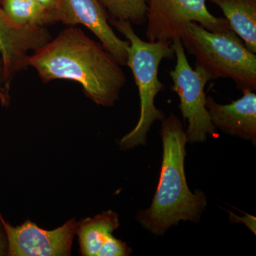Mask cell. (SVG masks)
I'll use <instances>...</instances> for the list:
<instances>
[{
  "label": "cell",
  "instance_id": "1",
  "mask_svg": "<svg viewBox=\"0 0 256 256\" xmlns=\"http://www.w3.org/2000/svg\"><path fill=\"white\" fill-rule=\"evenodd\" d=\"M28 66L44 82L69 80L78 82L98 106L110 107L118 100L126 77L117 60L85 32L68 26L28 55Z\"/></svg>",
  "mask_w": 256,
  "mask_h": 256
},
{
  "label": "cell",
  "instance_id": "2",
  "mask_svg": "<svg viewBox=\"0 0 256 256\" xmlns=\"http://www.w3.org/2000/svg\"><path fill=\"white\" fill-rule=\"evenodd\" d=\"M162 163L156 194L148 210L138 214L140 224L156 236L163 235L180 220L198 223L207 205L203 192L192 193L184 172L186 134L174 114L162 120Z\"/></svg>",
  "mask_w": 256,
  "mask_h": 256
},
{
  "label": "cell",
  "instance_id": "3",
  "mask_svg": "<svg viewBox=\"0 0 256 256\" xmlns=\"http://www.w3.org/2000/svg\"><path fill=\"white\" fill-rule=\"evenodd\" d=\"M110 24L126 36L130 43L126 65L132 72L137 85L140 100V114L132 131L120 141L122 149H131L146 143V136L156 120H162L164 114L154 104L156 96L164 90V85L159 79V67L164 58L174 56L172 42H146L133 30L132 24L122 20H109Z\"/></svg>",
  "mask_w": 256,
  "mask_h": 256
},
{
  "label": "cell",
  "instance_id": "4",
  "mask_svg": "<svg viewBox=\"0 0 256 256\" xmlns=\"http://www.w3.org/2000/svg\"><path fill=\"white\" fill-rule=\"evenodd\" d=\"M185 52L194 56V68L210 80L230 78L239 90L256 89V54L232 31L213 32L196 22L188 24L181 36Z\"/></svg>",
  "mask_w": 256,
  "mask_h": 256
},
{
  "label": "cell",
  "instance_id": "5",
  "mask_svg": "<svg viewBox=\"0 0 256 256\" xmlns=\"http://www.w3.org/2000/svg\"><path fill=\"white\" fill-rule=\"evenodd\" d=\"M176 65L170 72L173 92L180 98V110L184 120L188 121L186 140L190 143L203 142L208 136H218L216 128L210 120L206 107L205 86L210 82L207 74L200 68H192L186 58L181 38L172 40Z\"/></svg>",
  "mask_w": 256,
  "mask_h": 256
},
{
  "label": "cell",
  "instance_id": "6",
  "mask_svg": "<svg viewBox=\"0 0 256 256\" xmlns=\"http://www.w3.org/2000/svg\"><path fill=\"white\" fill-rule=\"evenodd\" d=\"M206 0H146V34L151 42L181 38L188 24L196 22L213 32L232 31L225 18H217L207 8Z\"/></svg>",
  "mask_w": 256,
  "mask_h": 256
},
{
  "label": "cell",
  "instance_id": "7",
  "mask_svg": "<svg viewBox=\"0 0 256 256\" xmlns=\"http://www.w3.org/2000/svg\"><path fill=\"white\" fill-rule=\"evenodd\" d=\"M0 220L6 233L8 256H67L72 254L78 226L76 218L52 230L40 228L30 220L12 226L4 220L1 212Z\"/></svg>",
  "mask_w": 256,
  "mask_h": 256
},
{
  "label": "cell",
  "instance_id": "8",
  "mask_svg": "<svg viewBox=\"0 0 256 256\" xmlns=\"http://www.w3.org/2000/svg\"><path fill=\"white\" fill-rule=\"evenodd\" d=\"M54 14L56 22L68 26L80 24L88 28L121 66H126L129 42L116 34L110 18L98 0H57Z\"/></svg>",
  "mask_w": 256,
  "mask_h": 256
},
{
  "label": "cell",
  "instance_id": "9",
  "mask_svg": "<svg viewBox=\"0 0 256 256\" xmlns=\"http://www.w3.org/2000/svg\"><path fill=\"white\" fill-rule=\"evenodd\" d=\"M46 28L22 26L10 21L0 6V54L2 82L10 90L13 77L28 66V53L52 40Z\"/></svg>",
  "mask_w": 256,
  "mask_h": 256
},
{
  "label": "cell",
  "instance_id": "10",
  "mask_svg": "<svg viewBox=\"0 0 256 256\" xmlns=\"http://www.w3.org/2000/svg\"><path fill=\"white\" fill-rule=\"evenodd\" d=\"M118 214L108 210L78 222L76 232L84 256H127L131 249L112 232L119 227Z\"/></svg>",
  "mask_w": 256,
  "mask_h": 256
},
{
  "label": "cell",
  "instance_id": "11",
  "mask_svg": "<svg viewBox=\"0 0 256 256\" xmlns=\"http://www.w3.org/2000/svg\"><path fill=\"white\" fill-rule=\"evenodd\" d=\"M244 96L232 104H217L212 96L206 97V107L216 129L229 136L256 142V94L245 90Z\"/></svg>",
  "mask_w": 256,
  "mask_h": 256
},
{
  "label": "cell",
  "instance_id": "12",
  "mask_svg": "<svg viewBox=\"0 0 256 256\" xmlns=\"http://www.w3.org/2000/svg\"><path fill=\"white\" fill-rule=\"evenodd\" d=\"M220 6L233 31L256 54V0H210Z\"/></svg>",
  "mask_w": 256,
  "mask_h": 256
},
{
  "label": "cell",
  "instance_id": "13",
  "mask_svg": "<svg viewBox=\"0 0 256 256\" xmlns=\"http://www.w3.org/2000/svg\"><path fill=\"white\" fill-rule=\"evenodd\" d=\"M5 15L15 24L46 28L56 22L54 12L36 0H0Z\"/></svg>",
  "mask_w": 256,
  "mask_h": 256
},
{
  "label": "cell",
  "instance_id": "14",
  "mask_svg": "<svg viewBox=\"0 0 256 256\" xmlns=\"http://www.w3.org/2000/svg\"><path fill=\"white\" fill-rule=\"evenodd\" d=\"M110 20L140 26L146 22V0H98Z\"/></svg>",
  "mask_w": 256,
  "mask_h": 256
},
{
  "label": "cell",
  "instance_id": "15",
  "mask_svg": "<svg viewBox=\"0 0 256 256\" xmlns=\"http://www.w3.org/2000/svg\"><path fill=\"white\" fill-rule=\"evenodd\" d=\"M10 102V90L4 87L2 82V65L0 60V104L6 107Z\"/></svg>",
  "mask_w": 256,
  "mask_h": 256
},
{
  "label": "cell",
  "instance_id": "16",
  "mask_svg": "<svg viewBox=\"0 0 256 256\" xmlns=\"http://www.w3.org/2000/svg\"><path fill=\"white\" fill-rule=\"evenodd\" d=\"M8 256V240L2 224L0 220V256Z\"/></svg>",
  "mask_w": 256,
  "mask_h": 256
},
{
  "label": "cell",
  "instance_id": "17",
  "mask_svg": "<svg viewBox=\"0 0 256 256\" xmlns=\"http://www.w3.org/2000/svg\"><path fill=\"white\" fill-rule=\"evenodd\" d=\"M37 2L40 3L47 9L52 10L54 12L56 5L57 0H36Z\"/></svg>",
  "mask_w": 256,
  "mask_h": 256
}]
</instances>
